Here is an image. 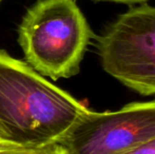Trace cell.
<instances>
[{
    "label": "cell",
    "instance_id": "cell-1",
    "mask_svg": "<svg viewBox=\"0 0 155 154\" xmlns=\"http://www.w3.org/2000/svg\"><path fill=\"white\" fill-rule=\"evenodd\" d=\"M87 110L27 62L0 50V142L25 148L55 144Z\"/></svg>",
    "mask_w": 155,
    "mask_h": 154
},
{
    "label": "cell",
    "instance_id": "cell-2",
    "mask_svg": "<svg viewBox=\"0 0 155 154\" xmlns=\"http://www.w3.org/2000/svg\"><path fill=\"white\" fill-rule=\"evenodd\" d=\"M18 36L27 64L56 80L79 72L93 33L75 0H38L23 16Z\"/></svg>",
    "mask_w": 155,
    "mask_h": 154
},
{
    "label": "cell",
    "instance_id": "cell-3",
    "mask_svg": "<svg viewBox=\"0 0 155 154\" xmlns=\"http://www.w3.org/2000/svg\"><path fill=\"white\" fill-rule=\"evenodd\" d=\"M104 70L143 95H155V8L140 4L119 15L97 38Z\"/></svg>",
    "mask_w": 155,
    "mask_h": 154
},
{
    "label": "cell",
    "instance_id": "cell-4",
    "mask_svg": "<svg viewBox=\"0 0 155 154\" xmlns=\"http://www.w3.org/2000/svg\"><path fill=\"white\" fill-rule=\"evenodd\" d=\"M155 138V100L87 110L57 143L64 154H124Z\"/></svg>",
    "mask_w": 155,
    "mask_h": 154
},
{
    "label": "cell",
    "instance_id": "cell-5",
    "mask_svg": "<svg viewBox=\"0 0 155 154\" xmlns=\"http://www.w3.org/2000/svg\"><path fill=\"white\" fill-rule=\"evenodd\" d=\"M33 149L36 148H25V147L15 146L12 144L0 142V154H25L32 151Z\"/></svg>",
    "mask_w": 155,
    "mask_h": 154
},
{
    "label": "cell",
    "instance_id": "cell-6",
    "mask_svg": "<svg viewBox=\"0 0 155 154\" xmlns=\"http://www.w3.org/2000/svg\"><path fill=\"white\" fill-rule=\"evenodd\" d=\"M25 154H64V151L57 143H55V144L41 147V148L33 149L32 151Z\"/></svg>",
    "mask_w": 155,
    "mask_h": 154
},
{
    "label": "cell",
    "instance_id": "cell-7",
    "mask_svg": "<svg viewBox=\"0 0 155 154\" xmlns=\"http://www.w3.org/2000/svg\"><path fill=\"white\" fill-rule=\"evenodd\" d=\"M124 154H155V138Z\"/></svg>",
    "mask_w": 155,
    "mask_h": 154
},
{
    "label": "cell",
    "instance_id": "cell-8",
    "mask_svg": "<svg viewBox=\"0 0 155 154\" xmlns=\"http://www.w3.org/2000/svg\"><path fill=\"white\" fill-rule=\"evenodd\" d=\"M97 1H112V2H119V3H143L149 0H97Z\"/></svg>",
    "mask_w": 155,
    "mask_h": 154
},
{
    "label": "cell",
    "instance_id": "cell-9",
    "mask_svg": "<svg viewBox=\"0 0 155 154\" xmlns=\"http://www.w3.org/2000/svg\"><path fill=\"white\" fill-rule=\"evenodd\" d=\"M2 1H3V0H0V4H1V2H2Z\"/></svg>",
    "mask_w": 155,
    "mask_h": 154
}]
</instances>
